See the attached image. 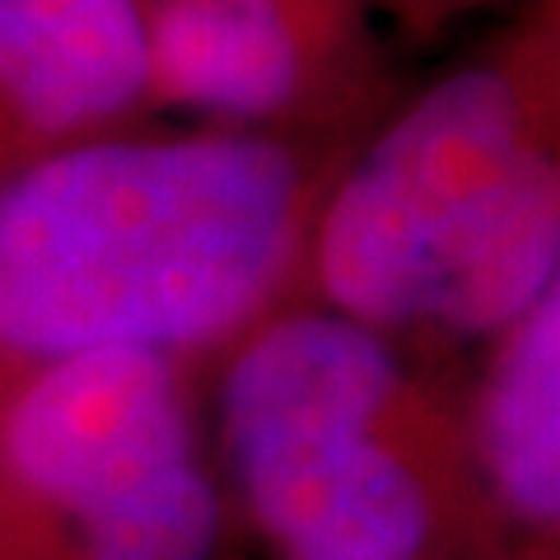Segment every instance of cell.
<instances>
[{
	"label": "cell",
	"mask_w": 560,
	"mask_h": 560,
	"mask_svg": "<svg viewBox=\"0 0 560 560\" xmlns=\"http://www.w3.org/2000/svg\"><path fill=\"white\" fill-rule=\"evenodd\" d=\"M206 370L80 355L0 383V560H224Z\"/></svg>",
	"instance_id": "cell-4"
},
{
	"label": "cell",
	"mask_w": 560,
	"mask_h": 560,
	"mask_svg": "<svg viewBox=\"0 0 560 560\" xmlns=\"http://www.w3.org/2000/svg\"><path fill=\"white\" fill-rule=\"evenodd\" d=\"M238 533L271 560H477L463 383L425 346L290 300L206 370Z\"/></svg>",
	"instance_id": "cell-3"
},
{
	"label": "cell",
	"mask_w": 560,
	"mask_h": 560,
	"mask_svg": "<svg viewBox=\"0 0 560 560\" xmlns=\"http://www.w3.org/2000/svg\"><path fill=\"white\" fill-rule=\"evenodd\" d=\"M0 383H5V378H0Z\"/></svg>",
	"instance_id": "cell-9"
},
{
	"label": "cell",
	"mask_w": 560,
	"mask_h": 560,
	"mask_svg": "<svg viewBox=\"0 0 560 560\" xmlns=\"http://www.w3.org/2000/svg\"><path fill=\"white\" fill-rule=\"evenodd\" d=\"M364 131L140 121L0 183V378L80 355L210 370L300 300L313 220Z\"/></svg>",
	"instance_id": "cell-1"
},
{
	"label": "cell",
	"mask_w": 560,
	"mask_h": 560,
	"mask_svg": "<svg viewBox=\"0 0 560 560\" xmlns=\"http://www.w3.org/2000/svg\"><path fill=\"white\" fill-rule=\"evenodd\" d=\"M477 560H560V267L463 378Z\"/></svg>",
	"instance_id": "cell-6"
},
{
	"label": "cell",
	"mask_w": 560,
	"mask_h": 560,
	"mask_svg": "<svg viewBox=\"0 0 560 560\" xmlns=\"http://www.w3.org/2000/svg\"><path fill=\"white\" fill-rule=\"evenodd\" d=\"M374 20H388L397 33L425 43L434 33H444L448 24L467 20V14H481V10H518L528 0H364Z\"/></svg>",
	"instance_id": "cell-8"
},
{
	"label": "cell",
	"mask_w": 560,
	"mask_h": 560,
	"mask_svg": "<svg viewBox=\"0 0 560 560\" xmlns=\"http://www.w3.org/2000/svg\"><path fill=\"white\" fill-rule=\"evenodd\" d=\"M556 267L560 0H528L355 140L300 300L458 350L486 346Z\"/></svg>",
	"instance_id": "cell-2"
},
{
	"label": "cell",
	"mask_w": 560,
	"mask_h": 560,
	"mask_svg": "<svg viewBox=\"0 0 560 560\" xmlns=\"http://www.w3.org/2000/svg\"><path fill=\"white\" fill-rule=\"evenodd\" d=\"M160 117L370 131L407 90L364 0H131Z\"/></svg>",
	"instance_id": "cell-5"
},
{
	"label": "cell",
	"mask_w": 560,
	"mask_h": 560,
	"mask_svg": "<svg viewBox=\"0 0 560 560\" xmlns=\"http://www.w3.org/2000/svg\"><path fill=\"white\" fill-rule=\"evenodd\" d=\"M154 117L131 0H0V183Z\"/></svg>",
	"instance_id": "cell-7"
}]
</instances>
